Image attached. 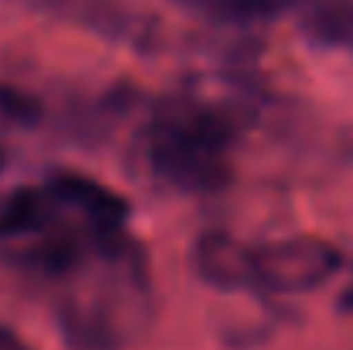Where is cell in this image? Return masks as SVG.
<instances>
[{"instance_id": "obj_1", "label": "cell", "mask_w": 353, "mask_h": 350, "mask_svg": "<svg viewBox=\"0 0 353 350\" xmlns=\"http://www.w3.org/2000/svg\"><path fill=\"white\" fill-rule=\"evenodd\" d=\"M14 264L52 285V316L69 350H127L154 320L148 251L127 231L38 233L14 251Z\"/></svg>"}, {"instance_id": "obj_2", "label": "cell", "mask_w": 353, "mask_h": 350, "mask_svg": "<svg viewBox=\"0 0 353 350\" xmlns=\"http://www.w3.org/2000/svg\"><path fill=\"white\" fill-rule=\"evenodd\" d=\"M247 127L240 100L182 90L148 110L137 134L144 172L185 196L220 193L234 179V151Z\"/></svg>"}, {"instance_id": "obj_3", "label": "cell", "mask_w": 353, "mask_h": 350, "mask_svg": "<svg viewBox=\"0 0 353 350\" xmlns=\"http://www.w3.org/2000/svg\"><path fill=\"white\" fill-rule=\"evenodd\" d=\"M343 257L319 237H281L243 244V289L254 295H299L326 285Z\"/></svg>"}, {"instance_id": "obj_4", "label": "cell", "mask_w": 353, "mask_h": 350, "mask_svg": "<svg viewBox=\"0 0 353 350\" xmlns=\"http://www.w3.org/2000/svg\"><path fill=\"white\" fill-rule=\"evenodd\" d=\"M48 203L45 231H83V233H120L127 231L130 203L83 172H48L41 179ZM41 231V233H45Z\"/></svg>"}, {"instance_id": "obj_5", "label": "cell", "mask_w": 353, "mask_h": 350, "mask_svg": "<svg viewBox=\"0 0 353 350\" xmlns=\"http://www.w3.org/2000/svg\"><path fill=\"white\" fill-rule=\"evenodd\" d=\"M48 17L65 24L86 28L107 41H120L130 48H154L158 45V21L130 0H31Z\"/></svg>"}, {"instance_id": "obj_6", "label": "cell", "mask_w": 353, "mask_h": 350, "mask_svg": "<svg viewBox=\"0 0 353 350\" xmlns=\"http://www.w3.org/2000/svg\"><path fill=\"white\" fill-rule=\"evenodd\" d=\"M299 35L312 48L353 55V0H309L299 14Z\"/></svg>"}, {"instance_id": "obj_7", "label": "cell", "mask_w": 353, "mask_h": 350, "mask_svg": "<svg viewBox=\"0 0 353 350\" xmlns=\"http://www.w3.org/2000/svg\"><path fill=\"white\" fill-rule=\"evenodd\" d=\"M45 227H48V203L41 182L0 193V244L38 237Z\"/></svg>"}, {"instance_id": "obj_8", "label": "cell", "mask_w": 353, "mask_h": 350, "mask_svg": "<svg viewBox=\"0 0 353 350\" xmlns=\"http://www.w3.org/2000/svg\"><path fill=\"white\" fill-rule=\"evenodd\" d=\"M0 350H34L14 327H7V323H0Z\"/></svg>"}, {"instance_id": "obj_9", "label": "cell", "mask_w": 353, "mask_h": 350, "mask_svg": "<svg viewBox=\"0 0 353 350\" xmlns=\"http://www.w3.org/2000/svg\"><path fill=\"white\" fill-rule=\"evenodd\" d=\"M3 165H7V158H3V148H0V172H3Z\"/></svg>"}, {"instance_id": "obj_10", "label": "cell", "mask_w": 353, "mask_h": 350, "mask_svg": "<svg viewBox=\"0 0 353 350\" xmlns=\"http://www.w3.org/2000/svg\"><path fill=\"white\" fill-rule=\"evenodd\" d=\"M350 299H353V295H350Z\"/></svg>"}]
</instances>
